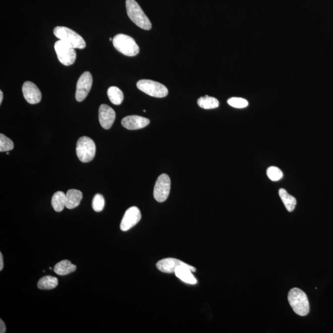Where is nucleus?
Segmentation results:
<instances>
[{"label": "nucleus", "instance_id": "obj_19", "mask_svg": "<svg viewBox=\"0 0 333 333\" xmlns=\"http://www.w3.org/2000/svg\"><path fill=\"white\" fill-rule=\"evenodd\" d=\"M279 195L287 211L292 212L297 204L295 197L287 193L286 190L283 189L279 190Z\"/></svg>", "mask_w": 333, "mask_h": 333}, {"label": "nucleus", "instance_id": "obj_14", "mask_svg": "<svg viewBox=\"0 0 333 333\" xmlns=\"http://www.w3.org/2000/svg\"><path fill=\"white\" fill-rule=\"evenodd\" d=\"M196 269L194 267L189 264L187 265H180L175 270L174 274L178 279L182 282L190 285H196L197 280L195 279L192 272H196Z\"/></svg>", "mask_w": 333, "mask_h": 333}, {"label": "nucleus", "instance_id": "obj_6", "mask_svg": "<svg viewBox=\"0 0 333 333\" xmlns=\"http://www.w3.org/2000/svg\"><path fill=\"white\" fill-rule=\"evenodd\" d=\"M137 87L144 94L152 97H164L168 95L166 86L151 80H140L137 82Z\"/></svg>", "mask_w": 333, "mask_h": 333}, {"label": "nucleus", "instance_id": "obj_31", "mask_svg": "<svg viewBox=\"0 0 333 333\" xmlns=\"http://www.w3.org/2000/svg\"><path fill=\"white\" fill-rule=\"evenodd\" d=\"M109 41H112V39L111 38H110V39H109Z\"/></svg>", "mask_w": 333, "mask_h": 333}, {"label": "nucleus", "instance_id": "obj_9", "mask_svg": "<svg viewBox=\"0 0 333 333\" xmlns=\"http://www.w3.org/2000/svg\"><path fill=\"white\" fill-rule=\"evenodd\" d=\"M93 77L90 72H85L81 75L77 82L76 98L77 101L81 102L86 98L92 89Z\"/></svg>", "mask_w": 333, "mask_h": 333}, {"label": "nucleus", "instance_id": "obj_29", "mask_svg": "<svg viewBox=\"0 0 333 333\" xmlns=\"http://www.w3.org/2000/svg\"><path fill=\"white\" fill-rule=\"evenodd\" d=\"M2 99H3V94H2V92L1 90L0 91V104L2 103Z\"/></svg>", "mask_w": 333, "mask_h": 333}, {"label": "nucleus", "instance_id": "obj_27", "mask_svg": "<svg viewBox=\"0 0 333 333\" xmlns=\"http://www.w3.org/2000/svg\"><path fill=\"white\" fill-rule=\"evenodd\" d=\"M6 332V325L3 321L1 319L0 320V333H4Z\"/></svg>", "mask_w": 333, "mask_h": 333}, {"label": "nucleus", "instance_id": "obj_22", "mask_svg": "<svg viewBox=\"0 0 333 333\" xmlns=\"http://www.w3.org/2000/svg\"><path fill=\"white\" fill-rule=\"evenodd\" d=\"M107 96L112 104L120 105L124 100V94L117 87H111L107 90Z\"/></svg>", "mask_w": 333, "mask_h": 333}, {"label": "nucleus", "instance_id": "obj_13", "mask_svg": "<svg viewBox=\"0 0 333 333\" xmlns=\"http://www.w3.org/2000/svg\"><path fill=\"white\" fill-rule=\"evenodd\" d=\"M150 123L148 119L139 116H129L122 120V126L128 130H134L143 129Z\"/></svg>", "mask_w": 333, "mask_h": 333}, {"label": "nucleus", "instance_id": "obj_16", "mask_svg": "<svg viewBox=\"0 0 333 333\" xmlns=\"http://www.w3.org/2000/svg\"><path fill=\"white\" fill-rule=\"evenodd\" d=\"M83 197V194L77 190H69L66 194V207L69 209L76 208L79 206Z\"/></svg>", "mask_w": 333, "mask_h": 333}, {"label": "nucleus", "instance_id": "obj_21", "mask_svg": "<svg viewBox=\"0 0 333 333\" xmlns=\"http://www.w3.org/2000/svg\"><path fill=\"white\" fill-rule=\"evenodd\" d=\"M197 104L202 109H212L219 107V102L215 97L206 95V96L199 97L197 99Z\"/></svg>", "mask_w": 333, "mask_h": 333}, {"label": "nucleus", "instance_id": "obj_23", "mask_svg": "<svg viewBox=\"0 0 333 333\" xmlns=\"http://www.w3.org/2000/svg\"><path fill=\"white\" fill-rule=\"evenodd\" d=\"M13 148L14 143L12 140L3 134H0V152L11 151Z\"/></svg>", "mask_w": 333, "mask_h": 333}, {"label": "nucleus", "instance_id": "obj_20", "mask_svg": "<svg viewBox=\"0 0 333 333\" xmlns=\"http://www.w3.org/2000/svg\"><path fill=\"white\" fill-rule=\"evenodd\" d=\"M58 285V279L56 277L45 276L39 280L38 286L40 289L49 290L56 287Z\"/></svg>", "mask_w": 333, "mask_h": 333}, {"label": "nucleus", "instance_id": "obj_3", "mask_svg": "<svg viewBox=\"0 0 333 333\" xmlns=\"http://www.w3.org/2000/svg\"><path fill=\"white\" fill-rule=\"evenodd\" d=\"M55 36L74 48L84 49L86 42L82 36L68 27L57 26L53 31Z\"/></svg>", "mask_w": 333, "mask_h": 333}, {"label": "nucleus", "instance_id": "obj_1", "mask_svg": "<svg viewBox=\"0 0 333 333\" xmlns=\"http://www.w3.org/2000/svg\"><path fill=\"white\" fill-rule=\"evenodd\" d=\"M126 9L128 16L137 26L146 31L152 28L151 21L135 0H127Z\"/></svg>", "mask_w": 333, "mask_h": 333}, {"label": "nucleus", "instance_id": "obj_28", "mask_svg": "<svg viewBox=\"0 0 333 333\" xmlns=\"http://www.w3.org/2000/svg\"><path fill=\"white\" fill-rule=\"evenodd\" d=\"M3 257H2V255L1 253H0V270H2L3 269Z\"/></svg>", "mask_w": 333, "mask_h": 333}, {"label": "nucleus", "instance_id": "obj_24", "mask_svg": "<svg viewBox=\"0 0 333 333\" xmlns=\"http://www.w3.org/2000/svg\"><path fill=\"white\" fill-rule=\"evenodd\" d=\"M267 174L268 177L272 181L277 182L281 180L284 176L281 170L277 167H270L267 169Z\"/></svg>", "mask_w": 333, "mask_h": 333}, {"label": "nucleus", "instance_id": "obj_10", "mask_svg": "<svg viewBox=\"0 0 333 333\" xmlns=\"http://www.w3.org/2000/svg\"><path fill=\"white\" fill-rule=\"evenodd\" d=\"M142 219L141 212L137 207L133 206L126 210L122 218L120 228L123 232H127L136 225Z\"/></svg>", "mask_w": 333, "mask_h": 333}, {"label": "nucleus", "instance_id": "obj_17", "mask_svg": "<svg viewBox=\"0 0 333 333\" xmlns=\"http://www.w3.org/2000/svg\"><path fill=\"white\" fill-rule=\"evenodd\" d=\"M76 265L72 264L69 260H64L55 265L54 271L57 275L64 276L76 271Z\"/></svg>", "mask_w": 333, "mask_h": 333}, {"label": "nucleus", "instance_id": "obj_26", "mask_svg": "<svg viewBox=\"0 0 333 333\" xmlns=\"http://www.w3.org/2000/svg\"><path fill=\"white\" fill-rule=\"evenodd\" d=\"M227 102L230 106L235 107V108H244L248 106V102L247 100L241 98V97H231L228 100Z\"/></svg>", "mask_w": 333, "mask_h": 333}, {"label": "nucleus", "instance_id": "obj_15", "mask_svg": "<svg viewBox=\"0 0 333 333\" xmlns=\"http://www.w3.org/2000/svg\"><path fill=\"white\" fill-rule=\"evenodd\" d=\"M187 264L182 260L174 259V258H167L159 260L157 263L156 267L160 271L166 273V274H172L174 273L178 267L180 265H187Z\"/></svg>", "mask_w": 333, "mask_h": 333}, {"label": "nucleus", "instance_id": "obj_2", "mask_svg": "<svg viewBox=\"0 0 333 333\" xmlns=\"http://www.w3.org/2000/svg\"><path fill=\"white\" fill-rule=\"evenodd\" d=\"M288 301L295 314L306 316L310 311L309 299L305 293L299 288H292L288 294Z\"/></svg>", "mask_w": 333, "mask_h": 333}, {"label": "nucleus", "instance_id": "obj_25", "mask_svg": "<svg viewBox=\"0 0 333 333\" xmlns=\"http://www.w3.org/2000/svg\"><path fill=\"white\" fill-rule=\"evenodd\" d=\"M105 201L101 194H96L94 197L92 202V207L95 212L102 211L104 207Z\"/></svg>", "mask_w": 333, "mask_h": 333}, {"label": "nucleus", "instance_id": "obj_12", "mask_svg": "<svg viewBox=\"0 0 333 333\" xmlns=\"http://www.w3.org/2000/svg\"><path fill=\"white\" fill-rule=\"evenodd\" d=\"M116 119V112L108 105L101 104L99 109V121L103 129H111Z\"/></svg>", "mask_w": 333, "mask_h": 333}, {"label": "nucleus", "instance_id": "obj_11", "mask_svg": "<svg viewBox=\"0 0 333 333\" xmlns=\"http://www.w3.org/2000/svg\"><path fill=\"white\" fill-rule=\"evenodd\" d=\"M22 90L24 98L29 103L35 104L41 102L42 94L36 84L27 81L23 84Z\"/></svg>", "mask_w": 333, "mask_h": 333}, {"label": "nucleus", "instance_id": "obj_7", "mask_svg": "<svg viewBox=\"0 0 333 333\" xmlns=\"http://www.w3.org/2000/svg\"><path fill=\"white\" fill-rule=\"evenodd\" d=\"M75 48L64 42L60 41L54 44V49L56 51L57 58L61 64L69 66L73 64L76 61L77 54Z\"/></svg>", "mask_w": 333, "mask_h": 333}, {"label": "nucleus", "instance_id": "obj_4", "mask_svg": "<svg viewBox=\"0 0 333 333\" xmlns=\"http://www.w3.org/2000/svg\"><path fill=\"white\" fill-rule=\"evenodd\" d=\"M112 43L115 48L125 56H135L139 53V45L132 37L127 35H117L112 40Z\"/></svg>", "mask_w": 333, "mask_h": 333}, {"label": "nucleus", "instance_id": "obj_5", "mask_svg": "<svg viewBox=\"0 0 333 333\" xmlns=\"http://www.w3.org/2000/svg\"><path fill=\"white\" fill-rule=\"evenodd\" d=\"M76 152L80 161L84 163L92 161L96 154V145L88 137L80 138L77 143Z\"/></svg>", "mask_w": 333, "mask_h": 333}, {"label": "nucleus", "instance_id": "obj_30", "mask_svg": "<svg viewBox=\"0 0 333 333\" xmlns=\"http://www.w3.org/2000/svg\"><path fill=\"white\" fill-rule=\"evenodd\" d=\"M6 154H7V155L9 154V152L8 151H7L6 152Z\"/></svg>", "mask_w": 333, "mask_h": 333}, {"label": "nucleus", "instance_id": "obj_18", "mask_svg": "<svg viewBox=\"0 0 333 333\" xmlns=\"http://www.w3.org/2000/svg\"><path fill=\"white\" fill-rule=\"evenodd\" d=\"M51 205L55 211L61 212L66 207V194L62 191L55 192L52 197Z\"/></svg>", "mask_w": 333, "mask_h": 333}, {"label": "nucleus", "instance_id": "obj_8", "mask_svg": "<svg viewBox=\"0 0 333 333\" xmlns=\"http://www.w3.org/2000/svg\"><path fill=\"white\" fill-rule=\"evenodd\" d=\"M170 187L171 182L170 177L165 174L160 175L154 186V199L159 202L166 201L170 193Z\"/></svg>", "mask_w": 333, "mask_h": 333}]
</instances>
